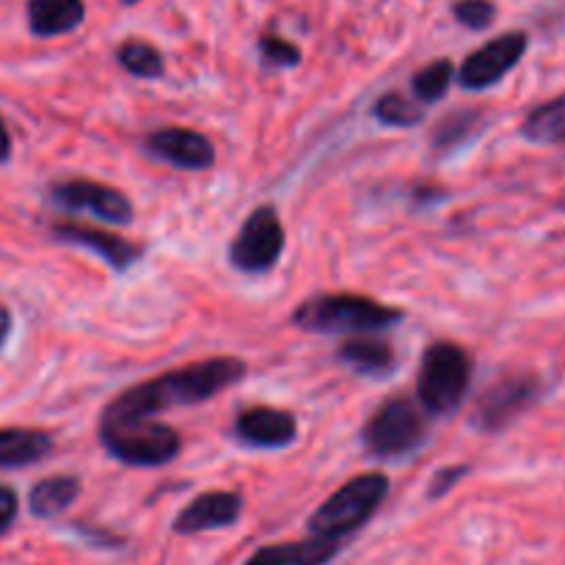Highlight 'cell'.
<instances>
[{"instance_id":"22","label":"cell","mask_w":565,"mask_h":565,"mask_svg":"<svg viewBox=\"0 0 565 565\" xmlns=\"http://www.w3.org/2000/svg\"><path fill=\"white\" fill-rule=\"evenodd\" d=\"M116 58H119L121 70H127L136 77H143V81H154L166 70L160 50L152 47L149 42H141V39H127V42H121Z\"/></svg>"},{"instance_id":"5","label":"cell","mask_w":565,"mask_h":565,"mask_svg":"<svg viewBox=\"0 0 565 565\" xmlns=\"http://www.w3.org/2000/svg\"><path fill=\"white\" fill-rule=\"evenodd\" d=\"M99 441L127 467H166L182 450L180 434L158 419L136 425H99Z\"/></svg>"},{"instance_id":"1","label":"cell","mask_w":565,"mask_h":565,"mask_svg":"<svg viewBox=\"0 0 565 565\" xmlns=\"http://www.w3.org/2000/svg\"><path fill=\"white\" fill-rule=\"evenodd\" d=\"M243 375H246V362L235 356L191 362L121 392L116 401L105 406L99 425L152 423L158 414L169 408H188L213 401L224 390L235 386Z\"/></svg>"},{"instance_id":"19","label":"cell","mask_w":565,"mask_h":565,"mask_svg":"<svg viewBox=\"0 0 565 565\" xmlns=\"http://www.w3.org/2000/svg\"><path fill=\"white\" fill-rule=\"evenodd\" d=\"M81 494V480L70 478V475H55V478H44L36 483L28 497L31 513L39 519H53L64 513L72 502Z\"/></svg>"},{"instance_id":"6","label":"cell","mask_w":565,"mask_h":565,"mask_svg":"<svg viewBox=\"0 0 565 565\" xmlns=\"http://www.w3.org/2000/svg\"><path fill=\"white\" fill-rule=\"evenodd\" d=\"M428 425L423 412L412 397H392L362 430V441L370 456L375 458H401L417 450L425 441Z\"/></svg>"},{"instance_id":"14","label":"cell","mask_w":565,"mask_h":565,"mask_svg":"<svg viewBox=\"0 0 565 565\" xmlns=\"http://www.w3.org/2000/svg\"><path fill=\"white\" fill-rule=\"evenodd\" d=\"M243 513V497L235 491H207L188 502L174 519V533L196 535L207 530H224Z\"/></svg>"},{"instance_id":"31","label":"cell","mask_w":565,"mask_h":565,"mask_svg":"<svg viewBox=\"0 0 565 565\" xmlns=\"http://www.w3.org/2000/svg\"><path fill=\"white\" fill-rule=\"evenodd\" d=\"M121 3H127V6H132V3H138V0H121Z\"/></svg>"},{"instance_id":"12","label":"cell","mask_w":565,"mask_h":565,"mask_svg":"<svg viewBox=\"0 0 565 565\" xmlns=\"http://www.w3.org/2000/svg\"><path fill=\"white\" fill-rule=\"evenodd\" d=\"M53 235L61 243H72V246H81L86 252L97 254L105 265H110L119 274L130 270L143 257L141 243L125 241V237L114 235V232L97 230V226L81 224V221H61V224L53 226Z\"/></svg>"},{"instance_id":"16","label":"cell","mask_w":565,"mask_h":565,"mask_svg":"<svg viewBox=\"0 0 565 565\" xmlns=\"http://www.w3.org/2000/svg\"><path fill=\"white\" fill-rule=\"evenodd\" d=\"M86 20L83 0H28V25L36 36H61Z\"/></svg>"},{"instance_id":"4","label":"cell","mask_w":565,"mask_h":565,"mask_svg":"<svg viewBox=\"0 0 565 565\" xmlns=\"http://www.w3.org/2000/svg\"><path fill=\"white\" fill-rule=\"evenodd\" d=\"M472 384V356L456 342H434L419 364L417 401L428 414H452Z\"/></svg>"},{"instance_id":"24","label":"cell","mask_w":565,"mask_h":565,"mask_svg":"<svg viewBox=\"0 0 565 565\" xmlns=\"http://www.w3.org/2000/svg\"><path fill=\"white\" fill-rule=\"evenodd\" d=\"M375 119L386 127H414L423 121L425 110L417 99H408L403 94L390 92L375 103Z\"/></svg>"},{"instance_id":"2","label":"cell","mask_w":565,"mask_h":565,"mask_svg":"<svg viewBox=\"0 0 565 565\" xmlns=\"http://www.w3.org/2000/svg\"><path fill=\"white\" fill-rule=\"evenodd\" d=\"M403 312L395 307L356 296V292H326L298 303L292 323L315 334H375L401 323Z\"/></svg>"},{"instance_id":"30","label":"cell","mask_w":565,"mask_h":565,"mask_svg":"<svg viewBox=\"0 0 565 565\" xmlns=\"http://www.w3.org/2000/svg\"><path fill=\"white\" fill-rule=\"evenodd\" d=\"M9 334H11V312L0 303V348H3V342L9 340Z\"/></svg>"},{"instance_id":"26","label":"cell","mask_w":565,"mask_h":565,"mask_svg":"<svg viewBox=\"0 0 565 565\" xmlns=\"http://www.w3.org/2000/svg\"><path fill=\"white\" fill-rule=\"evenodd\" d=\"M259 50H263V58L276 66H296L301 61V50L287 42V39L274 36V33H265L259 39Z\"/></svg>"},{"instance_id":"9","label":"cell","mask_w":565,"mask_h":565,"mask_svg":"<svg viewBox=\"0 0 565 565\" xmlns=\"http://www.w3.org/2000/svg\"><path fill=\"white\" fill-rule=\"evenodd\" d=\"M530 36L524 31H508L502 36H494L469 53L463 64L458 66L456 77L469 92H483V88L497 86L511 70H516L519 61L527 53Z\"/></svg>"},{"instance_id":"21","label":"cell","mask_w":565,"mask_h":565,"mask_svg":"<svg viewBox=\"0 0 565 565\" xmlns=\"http://www.w3.org/2000/svg\"><path fill=\"white\" fill-rule=\"evenodd\" d=\"M483 125H486V116L475 108L450 114L447 119L439 121L434 138H430L434 152H452V149H458L461 143H467L469 138L478 136V132L483 130Z\"/></svg>"},{"instance_id":"8","label":"cell","mask_w":565,"mask_h":565,"mask_svg":"<svg viewBox=\"0 0 565 565\" xmlns=\"http://www.w3.org/2000/svg\"><path fill=\"white\" fill-rule=\"evenodd\" d=\"M541 392H544V386H541L539 375H505L497 384H491L478 401V406H475V425L486 430V434H500V430H505L513 419L522 417L539 401Z\"/></svg>"},{"instance_id":"28","label":"cell","mask_w":565,"mask_h":565,"mask_svg":"<svg viewBox=\"0 0 565 565\" xmlns=\"http://www.w3.org/2000/svg\"><path fill=\"white\" fill-rule=\"evenodd\" d=\"M17 519V494L6 486H0V535L14 524Z\"/></svg>"},{"instance_id":"18","label":"cell","mask_w":565,"mask_h":565,"mask_svg":"<svg viewBox=\"0 0 565 565\" xmlns=\"http://www.w3.org/2000/svg\"><path fill=\"white\" fill-rule=\"evenodd\" d=\"M337 356L348 367L356 370L359 375H384L395 367V351H392L390 342L373 340L370 334L345 340L340 351H337Z\"/></svg>"},{"instance_id":"29","label":"cell","mask_w":565,"mask_h":565,"mask_svg":"<svg viewBox=\"0 0 565 565\" xmlns=\"http://www.w3.org/2000/svg\"><path fill=\"white\" fill-rule=\"evenodd\" d=\"M9 154H11V136H9V130H6L3 116H0V163H6V160H9Z\"/></svg>"},{"instance_id":"27","label":"cell","mask_w":565,"mask_h":565,"mask_svg":"<svg viewBox=\"0 0 565 565\" xmlns=\"http://www.w3.org/2000/svg\"><path fill=\"white\" fill-rule=\"evenodd\" d=\"M467 472H469V467H458V463L456 467H447V469H441V472H436L434 486H430V497L447 494V491H450L452 486H456Z\"/></svg>"},{"instance_id":"20","label":"cell","mask_w":565,"mask_h":565,"mask_svg":"<svg viewBox=\"0 0 565 565\" xmlns=\"http://www.w3.org/2000/svg\"><path fill=\"white\" fill-rule=\"evenodd\" d=\"M522 136L533 143H565V92L530 110Z\"/></svg>"},{"instance_id":"23","label":"cell","mask_w":565,"mask_h":565,"mask_svg":"<svg viewBox=\"0 0 565 565\" xmlns=\"http://www.w3.org/2000/svg\"><path fill=\"white\" fill-rule=\"evenodd\" d=\"M452 77H456V66H452L450 58L430 61L428 66H423V70L412 77V92L414 97H417V103H439V99L450 92Z\"/></svg>"},{"instance_id":"13","label":"cell","mask_w":565,"mask_h":565,"mask_svg":"<svg viewBox=\"0 0 565 565\" xmlns=\"http://www.w3.org/2000/svg\"><path fill=\"white\" fill-rule=\"evenodd\" d=\"M235 434L243 445L263 447V450H279L296 441L298 423L290 412L274 406H254L237 414Z\"/></svg>"},{"instance_id":"7","label":"cell","mask_w":565,"mask_h":565,"mask_svg":"<svg viewBox=\"0 0 565 565\" xmlns=\"http://www.w3.org/2000/svg\"><path fill=\"white\" fill-rule=\"evenodd\" d=\"M285 254V226L270 204H259L243 221L230 246V263L243 274H268Z\"/></svg>"},{"instance_id":"17","label":"cell","mask_w":565,"mask_h":565,"mask_svg":"<svg viewBox=\"0 0 565 565\" xmlns=\"http://www.w3.org/2000/svg\"><path fill=\"white\" fill-rule=\"evenodd\" d=\"M53 452V439L44 430L3 428L0 430V469H20L42 461Z\"/></svg>"},{"instance_id":"11","label":"cell","mask_w":565,"mask_h":565,"mask_svg":"<svg viewBox=\"0 0 565 565\" xmlns=\"http://www.w3.org/2000/svg\"><path fill=\"white\" fill-rule=\"evenodd\" d=\"M147 152L182 171H207L215 163V147L204 132L191 127H158L143 141Z\"/></svg>"},{"instance_id":"10","label":"cell","mask_w":565,"mask_h":565,"mask_svg":"<svg viewBox=\"0 0 565 565\" xmlns=\"http://www.w3.org/2000/svg\"><path fill=\"white\" fill-rule=\"evenodd\" d=\"M50 199L66 213H88L108 224H130L132 202L116 188L94 180H64L50 188Z\"/></svg>"},{"instance_id":"15","label":"cell","mask_w":565,"mask_h":565,"mask_svg":"<svg viewBox=\"0 0 565 565\" xmlns=\"http://www.w3.org/2000/svg\"><path fill=\"white\" fill-rule=\"evenodd\" d=\"M340 550L342 544L337 541L309 535V539L290 541V544L263 546L248 557L246 565H326Z\"/></svg>"},{"instance_id":"3","label":"cell","mask_w":565,"mask_h":565,"mask_svg":"<svg viewBox=\"0 0 565 565\" xmlns=\"http://www.w3.org/2000/svg\"><path fill=\"white\" fill-rule=\"evenodd\" d=\"M390 494V478L384 472H367L348 480L334 491L318 511L309 516V533L315 539H329L342 544L362 524L370 522L381 502Z\"/></svg>"},{"instance_id":"25","label":"cell","mask_w":565,"mask_h":565,"mask_svg":"<svg viewBox=\"0 0 565 565\" xmlns=\"http://www.w3.org/2000/svg\"><path fill=\"white\" fill-rule=\"evenodd\" d=\"M452 14L469 31H486L497 20V6L491 0H458L452 6Z\"/></svg>"}]
</instances>
